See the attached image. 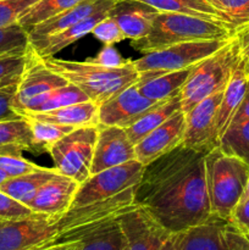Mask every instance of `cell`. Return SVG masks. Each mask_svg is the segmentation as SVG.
<instances>
[{"label":"cell","mask_w":249,"mask_h":250,"mask_svg":"<svg viewBox=\"0 0 249 250\" xmlns=\"http://www.w3.org/2000/svg\"><path fill=\"white\" fill-rule=\"evenodd\" d=\"M28 49V33L19 23L0 28V58L26 55Z\"/></svg>","instance_id":"cell-35"},{"label":"cell","mask_w":249,"mask_h":250,"mask_svg":"<svg viewBox=\"0 0 249 250\" xmlns=\"http://www.w3.org/2000/svg\"><path fill=\"white\" fill-rule=\"evenodd\" d=\"M67 83L62 76L46 67L43 60L29 46L27 51L26 68L22 73L14 98V109L21 115L27 105L37 97L63 87Z\"/></svg>","instance_id":"cell-12"},{"label":"cell","mask_w":249,"mask_h":250,"mask_svg":"<svg viewBox=\"0 0 249 250\" xmlns=\"http://www.w3.org/2000/svg\"><path fill=\"white\" fill-rule=\"evenodd\" d=\"M7 178H9V177H7L6 173H4L1 170H0V186H1V183L4 182V181H6Z\"/></svg>","instance_id":"cell-50"},{"label":"cell","mask_w":249,"mask_h":250,"mask_svg":"<svg viewBox=\"0 0 249 250\" xmlns=\"http://www.w3.org/2000/svg\"><path fill=\"white\" fill-rule=\"evenodd\" d=\"M229 222L239 231L249 236V197L239 200L232 211Z\"/></svg>","instance_id":"cell-43"},{"label":"cell","mask_w":249,"mask_h":250,"mask_svg":"<svg viewBox=\"0 0 249 250\" xmlns=\"http://www.w3.org/2000/svg\"><path fill=\"white\" fill-rule=\"evenodd\" d=\"M229 39L193 41L175 44L165 49L143 54V56L139 59L132 60V65L138 73L148 72V71L171 72V71L185 70V68L193 67L205 58L214 54Z\"/></svg>","instance_id":"cell-9"},{"label":"cell","mask_w":249,"mask_h":250,"mask_svg":"<svg viewBox=\"0 0 249 250\" xmlns=\"http://www.w3.org/2000/svg\"><path fill=\"white\" fill-rule=\"evenodd\" d=\"M98 126L75 128L49 150L54 167L59 173L72 178L81 185L90 176Z\"/></svg>","instance_id":"cell-8"},{"label":"cell","mask_w":249,"mask_h":250,"mask_svg":"<svg viewBox=\"0 0 249 250\" xmlns=\"http://www.w3.org/2000/svg\"><path fill=\"white\" fill-rule=\"evenodd\" d=\"M89 98L82 92L78 87H76L72 83H67L66 85L56 89L50 90V92L42 94L37 97L36 99L32 100L24 111L22 112V117L27 112H46L51 110L60 109V107L68 106L72 104H78V103L88 102Z\"/></svg>","instance_id":"cell-27"},{"label":"cell","mask_w":249,"mask_h":250,"mask_svg":"<svg viewBox=\"0 0 249 250\" xmlns=\"http://www.w3.org/2000/svg\"><path fill=\"white\" fill-rule=\"evenodd\" d=\"M27 54L20 56L0 58V89L9 85L19 84L26 68Z\"/></svg>","instance_id":"cell-37"},{"label":"cell","mask_w":249,"mask_h":250,"mask_svg":"<svg viewBox=\"0 0 249 250\" xmlns=\"http://www.w3.org/2000/svg\"><path fill=\"white\" fill-rule=\"evenodd\" d=\"M119 224L126 237V250H160L172 234L141 207L122 215Z\"/></svg>","instance_id":"cell-13"},{"label":"cell","mask_w":249,"mask_h":250,"mask_svg":"<svg viewBox=\"0 0 249 250\" xmlns=\"http://www.w3.org/2000/svg\"><path fill=\"white\" fill-rule=\"evenodd\" d=\"M28 150L34 153L33 136L29 122L22 117L0 122V150Z\"/></svg>","instance_id":"cell-30"},{"label":"cell","mask_w":249,"mask_h":250,"mask_svg":"<svg viewBox=\"0 0 249 250\" xmlns=\"http://www.w3.org/2000/svg\"><path fill=\"white\" fill-rule=\"evenodd\" d=\"M249 84V65L243 54L237 61L232 75L224 89L216 117L217 138H221L229 127L234 112L238 109Z\"/></svg>","instance_id":"cell-19"},{"label":"cell","mask_w":249,"mask_h":250,"mask_svg":"<svg viewBox=\"0 0 249 250\" xmlns=\"http://www.w3.org/2000/svg\"><path fill=\"white\" fill-rule=\"evenodd\" d=\"M227 224L228 220L211 215L207 221L181 232L178 250H227Z\"/></svg>","instance_id":"cell-22"},{"label":"cell","mask_w":249,"mask_h":250,"mask_svg":"<svg viewBox=\"0 0 249 250\" xmlns=\"http://www.w3.org/2000/svg\"><path fill=\"white\" fill-rule=\"evenodd\" d=\"M224 90L198 103L186 114V129L182 146L197 150L210 151L219 146L216 117Z\"/></svg>","instance_id":"cell-11"},{"label":"cell","mask_w":249,"mask_h":250,"mask_svg":"<svg viewBox=\"0 0 249 250\" xmlns=\"http://www.w3.org/2000/svg\"><path fill=\"white\" fill-rule=\"evenodd\" d=\"M29 122L33 136L34 153H49L51 146L58 143L61 138L72 132L73 127L63 126V125L53 124V122L39 121V120L24 117Z\"/></svg>","instance_id":"cell-32"},{"label":"cell","mask_w":249,"mask_h":250,"mask_svg":"<svg viewBox=\"0 0 249 250\" xmlns=\"http://www.w3.org/2000/svg\"><path fill=\"white\" fill-rule=\"evenodd\" d=\"M84 0H38L19 20V24L28 32L37 24L50 20Z\"/></svg>","instance_id":"cell-31"},{"label":"cell","mask_w":249,"mask_h":250,"mask_svg":"<svg viewBox=\"0 0 249 250\" xmlns=\"http://www.w3.org/2000/svg\"><path fill=\"white\" fill-rule=\"evenodd\" d=\"M39 168L41 166L24 159L20 150H12V149L0 150V170L6 173L9 178L26 175Z\"/></svg>","instance_id":"cell-36"},{"label":"cell","mask_w":249,"mask_h":250,"mask_svg":"<svg viewBox=\"0 0 249 250\" xmlns=\"http://www.w3.org/2000/svg\"><path fill=\"white\" fill-rule=\"evenodd\" d=\"M90 34H93L104 45H114L126 39L117 22L109 15L95 24Z\"/></svg>","instance_id":"cell-39"},{"label":"cell","mask_w":249,"mask_h":250,"mask_svg":"<svg viewBox=\"0 0 249 250\" xmlns=\"http://www.w3.org/2000/svg\"><path fill=\"white\" fill-rule=\"evenodd\" d=\"M227 250H249V236L228 221L226 227Z\"/></svg>","instance_id":"cell-44"},{"label":"cell","mask_w":249,"mask_h":250,"mask_svg":"<svg viewBox=\"0 0 249 250\" xmlns=\"http://www.w3.org/2000/svg\"><path fill=\"white\" fill-rule=\"evenodd\" d=\"M87 60L95 63V65L104 66V67L109 68L122 67V66H126L131 61L122 58L114 45H104V48L98 53V55L95 58L87 59Z\"/></svg>","instance_id":"cell-42"},{"label":"cell","mask_w":249,"mask_h":250,"mask_svg":"<svg viewBox=\"0 0 249 250\" xmlns=\"http://www.w3.org/2000/svg\"><path fill=\"white\" fill-rule=\"evenodd\" d=\"M136 187L128 188L107 199L68 209L59 219L60 243L81 241L102 225L119 220L122 215L138 207L134 200Z\"/></svg>","instance_id":"cell-6"},{"label":"cell","mask_w":249,"mask_h":250,"mask_svg":"<svg viewBox=\"0 0 249 250\" xmlns=\"http://www.w3.org/2000/svg\"><path fill=\"white\" fill-rule=\"evenodd\" d=\"M221 15L227 26L236 32L249 24V0H208Z\"/></svg>","instance_id":"cell-34"},{"label":"cell","mask_w":249,"mask_h":250,"mask_svg":"<svg viewBox=\"0 0 249 250\" xmlns=\"http://www.w3.org/2000/svg\"><path fill=\"white\" fill-rule=\"evenodd\" d=\"M98 110H99V106L95 103L88 100V102L68 105V106L51 110V111L27 112L23 115V117L80 128V127L99 125Z\"/></svg>","instance_id":"cell-24"},{"label":"cell","mask_w":249,"mask_h":250,"mask_svg":"<svg viewBox=\"0 0 249 250\" xmlns=\"http://www.w3.org/2000/svg\"><path fill=\"white\" fill-rule=\"evenodd\" d=\"M158 103L144 97L136 84L129 85L99 105V125L128 128Z\"/></svg>","instance_id":"cell-14"},{"label":"cell","mask_w":249,"mask_h":250,"mask_svg":"<svg viewBox=\"0 0 249 250\" xmlns=\"http://www.w3.org/2000/svg\"><path fill=\"white\" fill-rule=\"evenodd\" d=\"M17 85L19 84L9 85L0 89V122L22 119L21 115L14 109V98Z\"/></svg>","instance_id":"cell-41"},{"label":"cell","mask_w":249,"mask_h":250,"mask_svg":"<svg viewBox=\"0 0 249 250\" xmlns=\"http://www.w3.org/2000/svg\"><path fill=\"white\" fill-rule=\"evenodd\" d=\"M59 219L33 212L21 219L0 220V250H34L61 244Z\"/></svg>","instance_id":"cell-7"},{"label":"cell","mask_w":249,"mask_h":250,"mask_svg":"<svg viewBox=\"0 0 249 250\" xmlns=\"http://www.w3.org/2000/svg\"><path fill=\"white\" fill-rule=\"evenodd\" d=\"M80 183L58 173L37 192L27 207L33 212L61 216L71 208Z\"/></svg>","instance_id":"cell-17"},{"label":"cell","mask_w":249,"mask_h":250,"mask_svg":"<svg viewBox=\"0 0 249 250\" xmlns=\"http://www.w3.org/2000/svg\"><path fill=\"white\" fill-rule=\"evenodd\" d=\"M249 197V177H248V181H247V186H246V189H244V193L243 195H242L241 199H246V198Z\"/></svg>","instance_id":"cell-49"},{"label":"cell","mask_w":249,"mask_h":250,"mask_svg":"<svg viewBox=\"0 0 249 250\" xmlns=\"http://www.w3.org/2000/svg\"><path fill=\"white\" fill-rule=\"evenodd\" d=\"M159 12L137 0H117L109 16L117 22L124 38L138 41L148 36Z\"/></svg>","instance_id":"cell-18"},{"label":"cell","mask_w":249,"mask_h":250,"mask_svg":"<svg viewBox=\"0 0 249 250\" xmlns=\"http://www.w3.org/2000/svg\"><path fill=\"white\" fill-rule=\"evenodd\" d=\"M178 246H180V233H172L160 250H178Z\"/></svg>","instance_id":"cell-48"},{"label":"cell","mask_w":249,"mask_h":250,"mask_svg":"<svg viewBox=\"0 0 249 250\" xmlns=\"http://www.w3.org/2000/svg\"><path fill=\"white\" fill-rule=\"evenodd\" d=\"M126 237L119 220H114L83 237L76 250H126Z\"/></svg>","instance_id":"cell-29"},{"label":"cell","mask_w":249,"mask_h":250,"mask_svg":"<svg viewBox=\"0 0 249 250\" xmlns=\"http://www.w3.org/2000/svg\"><path fill=\"white\" fill-rule=\"evenodd\" d=\"M237 42L239 44V48H241L242 54L246 58L247 62L249 65V24L244 26L243 28L238 29L234 34Z\"/></svg>","instance_id":"cell-46"},{"label":"cell","mask_w":249,"mask_h":250,"mask_svg":"<svg viewBox=\"0 0 249 250\" xmlns=\"http://www.w3.org/2000/svg\"><path fill=\"white\" fill-rule=\"evenodd\" d=\"M242 51L236 37L194 65L181 89V109L187 114L199 102L224 90Z\"/></svg>","instance_id":"cell-5"},{"label":"cell","mask_w":249,"mask_h":250,"mask_svg":"<svg viewBox=\"0 0 249 250\" xmlns=\"http://www.w3.org/2000/svg\"><path fill=\"white\" fill-rule=\"evenodd\" d=\"M58 173L59 171L55 167H41L39 170L26 175L7 178L1 183L0 190L27 207L37 192Z\"/></svg>","instance_id":"cell-25"},{"label":"cell","mask_w":249,"mask_h":250,"mask_svg":"<svg viewBox=\"0 0 249 250\" xmlns=\"http://www.w3.org/2000/svg\"><path fill=\"white\" fill-rule=\"evenodd\" d=\"M33 214L31 209L22 203L12 199L0 190V220H11L27 217Z\"/></svg>","instance_id":"cell-40"},{"label":"cell","mask_w":249,"mask_h":250,"mask_svg":"<svg viewBox=\"0 0 249 250\" xmlns=\"http://www.w3.org/2000/svg\"><path fill=\"white\" fill-rule=\"evenodd\" d=\"M180 144L143 168L134 200L170 233H181L211 216L205 155Z\"/></svg>","instance_id":"cell-1"},{"label":"cell","mask_w":249,"mask_h":250,"mask_svg":"<svg viewBox=\"0 0 249 250\" xmlns=\"http://www.w3.org/2000/svg\"><path fill=\"white\" fill-rule=\"evenodd\" d=\"M132 160H137L136 151L126 129L116 126L98 125V137L90 175Z\"/></svg>","instance_id":"cell-15"},{"label":"cell","mask_w":249,"mask_h":250,"mask_svg":"<svg viewBox=\"0 0 249 250\" xmlns=\"http://www.w3.org/2000/svg\"><path fill=\"white\" fill-rule=\"evenodd\" d=\"M186 129V114L178 110L167 121L146 134L134 146L136 159L143 166L173 150L182 143Z\"/></svg>","instance_id":"cell-16"},{"label":"cell","mask_w":249,"mask_h":250,"mask_svg":"<svg viewBox=\"0 0 249 250\" xmlns=\"http://www.w3.org/2000/svg\"><path fill=\"white\" fill-rule=\"evenodd\" d=\"M42 60L46 67L80 88L98 106L129 85L136 84L139 78L132 60L126 66L116 68L95 65L88 60H63L55 56Z\"/></svg>","instance_id":"cell-2"},{"label":"cell","mask_w":249,"mask_h":250,"mask_svg":"<svg viewBox=\"0 0 249 250\" xmlns=\"http://www.w3.org/2000/svg\"><path fill=\"white\" fill-rule=\"evenodd\" d=\"M137 1L144 2L160 12H178V14L192 15V16L210 20V21L219 22L227 26L221 15L211 6L208 0H137Z\"/></svg>","instance_id":"cell-28"},{"label":"cell","mask_w":249,"mask_h":250,"mask_svg":"<svg viewBox=\"0 0 249 250\" xmlns=\"http://www.w3.org/2000/svg\"><path fill=\"white\" fill-rule=\"evenodd\" d=\"M38 0H1L0 1V28L19 23L22 15Z\"/></svg>","instance_id":"cell-38"},{"label":"cell","mask_w":249,"mask_h":250,"mask_svg":"<svg viewBox=\"0 0 249 250\" xmlns=\"http://www.w3.org/2000/svg\"><path fill=\"white\" fill-rule=\"evenodd\" d=\"M116 1L117 0H84L71 9L66 10L62 14L34 26L27 32L28 39L51 36L68 27H72L73 24L93 15L99 14V12H110Z\"/></svg>","instance_id":"cell-20"},{"label":"cell","mask_w":249,"mask_h":250,"mask_svg":"<svg viewBox=\"0 0 249 250\" xmlns=\"http://www.w3.org/2000/svg\"><path fill=\"white\" fill-rule=\"evenodd\" d=\"M222 151L237 156L249 166V121L229 126L220 138Z\"/></svg>","instance_id":"cell-33"},{"label":"cell","mask_w":249,"mask_h":250,"mask_svg":"<svg viewBox=\"0 0 249 250\" xmlns=\"http://www.w3.org/2000/svg\"><path fill=\"white\" fill-rule=\"evenodd\" d=\"M232 37H234L233 32L219 22L178 12H159L148 36L132 41V46L139 53L148 54L186 42Z\"/></svg>","instance_id":"cell-3"},{"label":"cell","mask_w":249,"mask_h":250,"mask_svg":"<svg viewBox=\"0 0 249 250\" xmlns=\"http://www.w3.org/2000/svg\"><path fill=\"white\" fill-rule=\"evenodd\" d=\"M190 70L192 67L180 71H171V72H158V71L142 72L139 73L136 87L148 99L155 103L164 102L180 94Z\"/></svg>","instance_id":"cell-23"},{"label":"cell","mask_w":249,"mask_h":250,"mask_svg":"<svg viewBox=\"0 0 249 250\" xmlns=\"http://www.w3.org/2000/svg\"><path fill=\"white\" fill-rule=\"evenodd\" d=\"M107 15L109 12H99L55 34L29 39V46L41 59L54 58L56 54L67 48L68 45L92 33L95 24Z\"/></svg>","instance_id":"cell-21"},{"label":"cell","mask_w":249,"mask_h":250,"mask_svg":"<svg viewBox=\"0 0 249 250\" xmlns=\"http://www.w3.org/2000/svg\"><path fill=\"white\" fill-rule=\"evenodd\" d=\"M205 177L211 215L229 221L246 189L249 166L217 146L205 155Z\"/></svg>","instance_id":"cell-4"},{"label":"cell","mask_w":249,"mask_h":250,"mask_svg":"<svg viewBox=\"0 0 249 250\" xmlns=\"http://www.w3.org/2000/svg\"><path fill=\"white\" fill-rule=\"evenodd\" d=\"M246 121H249V84L248 87H247L246 94H244L238 109L236 110L233 117H232V121L231 124H229V126L243 124V122Z\"/></svg>","instance_id":"cell-45"},{"label":"cell","mask_w":249,"mask_h":250,"mask_svg":"<svg viewBox=\"0 0 249 250\" xmlns=\"http://www.w3.org/2000/svg\"><path fill=\"white\" fill-rule=\"evenodd\" d=\"M81 241L76 242H70V243H61V244H55V246L48 247V248H39L34 250H76L80 246Z\"/></svg>","instance_id":"cell-47"},{"label":"cell","mask_w":249,"mask_h":250,"mask_svg":"<svg viewBox=\"0 0 249 250\" xmlns=\"http://www.w3.org/2000/svg\"><path fill=\"white\" fill-rule=\"evenodd\" d=\"M143 168L144 166L138 160H132L90 175L78 187L71 208L107 199L134 187L141 181Z\"/></svg>","instance_id":"cell-10"},{"label":"cell","mask_w":249,"mask_h":250,"mask_svg":"<svg viewBox=\"0 0 249 250\" xmlns=\"http://www.w3.org/2000/svg\"><path fill=\"white\" fill-rule=\"evenodd\" d=\"M0 1H1V0H0Z\"/></svg>","instance_id":"cell-51"},{"label":"cell","mask_w":249,"mask_h":250,"mask_svg":"<svg viewBox=\"0 0 249 250\" xmlns=\"http://www.w3.org/2000/svg\"><path fill=\"white\" fill-rule=\"evenodd\" d=\"M181 109V93L164 102H159L154 105L150 110L145 112L137 122H134L131 127L126 128L127 136L131 139L132 143L136 146L141 139H143L146 134L150 133L153 129L160 126L165 121H167L173 114Z\"/></svg>","instance_id":"cell-26"}]
</instances>
